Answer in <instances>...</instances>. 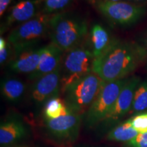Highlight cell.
<instances>
[{
	"label": "cell",
	"instance_id": "obj_8",
	"mask_svg": "<svg viewBox=\"0 0 147 147\" xmlns=\"http://www.w3.org/2000/svg\"><path fill=\"white\" fill-rule=\"evenodd\" d=\"M45 121L48 134L55 141L74 142L79 134L82 115L70 112L57 119H45Z\"/></svg>",
	"mask_w": 147,
	"mask_h": 147
},
{
	"label": "cell",
	"instance_id": "obj_19",
	"mask_svg": "<svg viewBox=\"0 0 147 147\" xmlns=\"http://www.w3.org/2000/svg\"><path fill=\"white\" fill-rule=\"evenodd\" d=\"M147 109V82L138 84L132 104L131 110L135 113H140Z\"/></svg>",
	"mask_w": 147,
	"mask_h": 147
},
{
	"label": "cell",
	"instance_id": "obj_21",
	"mask_svg": "<svg viewBox=\"0 0 147 147\" xmlns=\"http://www.w3.org/2000/svg\"><path fill=\"white\" fill-rule=\"evenodd\" d=\"M131 125L139 133L147 132V113L139 115L129 119Z\"/></svg>",
	"mask_w": 147,
	"mask_h": 147
},
{
	"label": "cell",
	"instance_id": "obj_23",
	"mask_svg": "<svg viewBox=\"0 0 147 147\" xmlns=\"http://www.w3.org/2000/svg\"><path fill=\"white\" fill-rule=\"evenodd\" d=\"M10 44L8 41V44L3 49H0V63L3 65L6 61L10 55Z\"/></svg>",
	"mask_w": 147,
	"mask_h": 147
},
{
	"label": "cell",
	"instance_id": "obj_28",
	"mask_svg": "<svg viewBox=\"0 0 147 147\" xmlns=\"http://www.w3.org/2000/svg\"><path fill=\"white\" fill-rule=\"evenodd\" d=\"M146 46H147V38H146Z\"/></svg>",
	"mask_w": 147,
	"mask_h": 147
},
{
	"label": "cell",
	"instance_id": "obj_10",
	"mask_svg": "<svg viewBox=\"0 0 147 147\" xmlns=\"http://www.w3.org/2000/svg\"><path fill=\"white\" fill-rule=\"evenodd\" d=\"M139 82L140 79L137 77L128 79L123 89L121 91L115 106L104 120L105 123L111 124L117 122L131 109L134 94Z\"/></svg>",
	"mask_w": 147,
	"mask_h": 147
},
{
	"label": "cell",
	"instance_id": "obj_20",
	"mask_svg": "<svg viewBox=\"0 0 147 147\" xmlns=\"http://www.w3.org/2000/svg\"><path fill=\"white\" fill-rule=\"evenodd\" d=\"M71 0H45L42 13L54 14L68 5Z\"/></svg>",
	"mask_w": 147,
	"mask_h": 147
},
{
	"label": "cell",
	"instance_id": "obj_26",
	"mask_svg": "<svg viewBox=\"0 0 147 147\" xmlns=\"http://www.w3.org/2000/svg\"><path fill=\"white\" fill-rule=\"evenodd\" d=\"M14 147H31L29 146H14Z\"/></svg>",
	"mask_w": 147,
	"mask_h": 147
},
{
	"label": "cell",
	"instance_id": "obj_27",
	"mask_svg": "<svg viewBox=\"0 0 147 147\" xmlns=\"http://www.w3.org/2000/svg\"><path fill=\"white\" fill-rule=\"evenodd\" d=\"M134 1H144V0H134Z\"/></svg>",
	"mask_w": 147,
	"mask_h": 147
},
{
	"label": "cell",
	"instance_id": "obj_16",
	"mask_svg": "<svg viewBox=\"0 0 147 147\" xmlns=\"http://www.w3.org/2000/svg\"><path fill=\"white\" fill-rule=\"evenodd\" d=\"M26 89L25 83L16 78H7L1 80V91L7 100L15 102L23 97Z\"/></svg>",
	"mask_w": 147,
	"mask_h": 147
},
{
	"label": "cell",
	"instance_id": "obj_2",
	"mask_svg": "<svg viewBox=\"0 0 147 147\" xmlns=\"http://www.w3.org/2000/svg\"><path fill=\"white\" fill-rule=\"evenodd\" d=\"M87 33V22L81 16L71 12L52 14L49 36L51 43L57 46L64 53L79 47Z\"/></svg>",
	"mask_w": 147,
	"mask_h": 147
},
{
	"label": "cell",
	"instance_id": "obj_11",
	"mask_svg": "<svg viewBox=\"0 0 147 147\" xmlns=\"http://www.w3.org/2000/svg\"><path fill=\"white\" fill-rule=\"evenodd\" d=\"M63 53L60 48L53 43L42 47L39 65L34 72L29 75V78L36 80L56 70L61 64Z\"/></svg>",
	"mask_w": 147,
	"mask_h": 147
},
{
	"label": "cell",
	"instance_id": "obj_6",
	"mask_svg": "<svg viewBox=\"0 0 147 147\" xmlns=\"http://www.w3.org/2000/svg\"><path fill=\"white\" fill-rule=\"evenodd\" d=\"M128 79H121L104 84L100 94L86 113V123L92 127L104 121L115 106Z\"/></svg>",
	"mask_w": 147,
	"mask_h": 147
},
{
	"label": "cell",
	"instance_id": "obj_4",
	"mask_svg": "<svg viewBox=\"0 0 147 147\" xmlns=\"http://www.w3.org/2000/svg\"><path fill=\"white\" fill-rule=\"evenodd\" d=\"M51 16L52 14H39L11 31L8 40L13 49L14 55L34 49L47 35L49 36Z\"/></svg>",
	"mask_w": 147,
	"mask_h": 147
},
{
	"label": "cell",
	"instance_id": "obj_25",
	"mask_svg": "<svg viewBox=\"0 0 147 147\" xmlns=\"http://www.w3.org/2000/svg\"><path fill=\"white\" fill-rule=\"evenodd\" d=\"M95 1H111V2H117V1H121V0H90V3Z\"/></svg>",
	"mask_w": 147,
	"mask_h": 147
},
{
	"label": "cell",
	"instance_id": "obj_7",
	"mask_svg": "<svg viewBox=\"0 0 147 147\" xmlns=\"http://www.w3.org/2000/svg\"><path fill=\"white\" fill-rule=\"evenodd\" d=\"M91 3L110 21L122 26L136 23L146 12L144 8L140 5L126 1H95Z\"/></svg>",
	"mask_w": 147,
	"mask_h": 147
},
{
	"label": "cell",
	"instance_id": "obj_17",
	"mask_svg": "<svg viewBox=\"0 0 147 147\" xmlns=\"http://www.w3.org/2000/svg\"><path fill=\"white\" fill-rule=\"evenodd\" d=\"M139 134L131 125L129 120H128L113 128L108 134L107 138L109 140L116 142H128L136 137Z\"/></svg>",
	"mask_w": 147,
	"mask_h": 147
},
{
	"label": "cell",
	"instance_id": "obj_12",
	"mask_svg": "<svg viewBox=\"0 0 147 147\" xmlns=\"http://www.w3.org/2000/svg\"><path fill=\"white\" fill-rule=\"evenodd\" d=\"M42 51V47L34 48L15 55L9 61V68L15 73L30 74L39 65Z\"/></svg>",
	"mask_w": 147,
	"mask_h": 147
},
{
	"label": "cell",
	"instance_id": "obj_18",
	"mask_svg": "<svg viewBox=\"0 0 147 147\" xmlns=\"http://www.w3.org/2000/svg\"><path fill=\"white\" fill-rule=\"evenodd\" d=\"M70 112L63 100L59 97H55L45 104L44 115L45 119H54L67 115Z\"/></svg>",
	"mask_w": 147,
	"mask_h": 147
},
{
	"label": "cell",
	"instance_id": "obj_9",
	"mask_svg": "<svg viewBox=\"0 0 147 147\" xmlns=\"http://www.w3.org/2000/svg\"><path fill=\"white\" fill-rule=\"evenodd\" d=\"M61 90V66L53 72L36 80L31 90V97L36 104L41 105L55 97Z\"/></svg>",
	"mask_w": 147,
	"mask_h": 147
},
{
	"label": "cell",
	"instance_id": "obj_22",
	"mask_svg": "<svg viewBox=\"0 0 147 147\" xmlns=\"http://www.w3.org/2000/svg\"><path fill=\"white\" fill-rule=\"evenodd\" d=\"M127 147H147V132L140 133L129 142H126Z\"/></svg>",
	"mask_w": 147,
	"mask_h": 147
},
{
	"label": "cell",
	"instance_id": "obj_3",
	"mask_svg": "<svg viewBox=\"0 0 147 147\" xmlns=\"http://www.w3.org/2000/svg\"><path fill=\"white\" fill-rule=\"evenodd\" d=\"M106 83L93 71L62 90L63 102L71 112L82 115L87 113Z\"/></svg>",
	"mask_w": 147,
	"mask_h": 147
},
{
	"label": "cell",
	"instance_id": "obj_24",
	"mask_svg": "<svg viewBox=\"0 0 147 147\" xmlns=\"http://www.w3.org/2000/svg\"><path fill=\"white\" fill-rule=\"evenodd\" d=\"M12 1V0H0V16H2L4 14L5 10H7V8L10 3Z\"/></svg>",
	"mask_w": 147,
	"mask_h": 147
},
{
	"label": "cell",
	"instance_id": "obj_1",
	"mask_svg": "<svg viewBox=\"0 0 147 147\" xmlns=\"http://www.w3.org/2000/svg\"><path fill=\"white\" fill-rule=\"evenodd\" d=\"M144 52L137 46L113 40L100 57L95 59L93 71L104 82L123 79L140 63Z\"/></svg>",
	"mask_w": 147,
	"mask_h": 147
},
{
	"label": "cell",
	"instance_id": "obj_14",
	"mask_svg": "<svg viewBox=\"0 0 147 147\" xmlns=\"http://www.w3.org/2000/svg\"><path fill=\"white\" fill-rule=\"evenodd\" d=\"M38 0H23L14 5L5 18L7 27L22 24L38 15Z\"/></svg>",
	"mask_w": 147,
	"mask_h": 147
},
{
	"label": "cell",
	"instance_id": "obj_13",
	"mask_svg": "<svg viewBox=\"0 0 147 147\" xmlns=\"http://www.w3.org/2000/svg\"><path fill=\"white\" fill-rule=\"evenodd\" d=\"M27 129L24 123L16 116L9 117L0 125L1 146L16 142L26 136Z\"/></svg>",
	"mask_w": 147,
	"mask_h": 147
},
{
	"label": "cell",
	"instance_id": "obj_5",
	"mask_svg": "<svg viewBox=\"0 0 147 147\" xmlns=\"http://www.w3.org/2000/svg\"><path fill=\"white\" fill-rule=\"evenodd\" d=\"M65 53L61 64V90L93 72L95 60L91 49L80 46Z\"/></svg>",
	"mask_w": 147,
	"mask_h": 147
},
{
	"label": "cell",
	"instance_id": "obj_15",
	"mask_svg": "<svg viewBox=\"0 0 147 147\" xmlns=\"http://www.w3.org/2000/svg\"><path fill=\"white\" fill-rule=\"evenodd\" d=\"M113 40L110 39L108 32L99 24H95L91 30L90 49L97 59L102 55L109 47Z\"/></svg>",
	"mask_w": 147,
	"mask_h": 147
}]
</instances>
